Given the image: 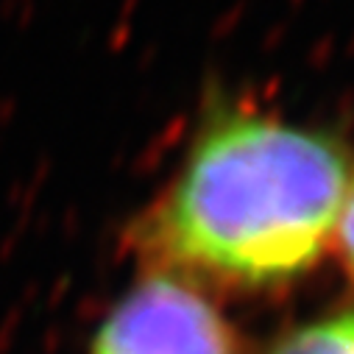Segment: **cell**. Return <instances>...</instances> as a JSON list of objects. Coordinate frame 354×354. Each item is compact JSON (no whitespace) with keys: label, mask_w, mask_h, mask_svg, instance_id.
Segmentation results:
<instances>
[{"label":"cell","mask_w":354,"mask_h":354,"mask_svg":"<svg viewBox=\"0 0 354 354\" xmlns=\"http://www.w3.org/2000/svg\"><path fill=\"white\" fill-rule=\"evenodd\" d=\"M90 354H240V337L198 288L153 274L115 304Z\"/></svg>","instance_id":"cell-2"},{"label":"cell","mask_w":354,"mask_h":354,"mask_svg":"<svg viewBox=\"0 0 354 354\" xmlns=\"http://www.w3.org/2000/svg\"><path fill=\"white\" fill-rule=\"evenodd\" d=\"M332 240L337 245V254H340V262H343L348 279L354 282V176L348 179L343 209H340V218H337V226H335V237Z\"/></svg>","instance_id":"cell-4"},{"label":"cell","mask_w":354,"mask_h":354,"mask_svg":"<svg viewBox=\"0 0 354 354\" xmlns=\"http://www.w3.org/2000/svg\"><path fill=\"white\" fill-rule=\"evenodd\" d=\"M348 187L343 151L262 115L209 123L176 179L134 226L156 274L268 288L313 268Z\"/></svg>","instance_id":"cell-1"},{"label":"cell","mask_w":354,"mask_h":354,"mask_svg":"<svg viewBox=\"0 0 354 354\" xmlns=\"http://www.w3.org/2000/svg\"><path fill=\"white\" fill-rule=\"evenodd\" d=\"M271 354H354V310L299 326Z\"/></svg>","instance_id":"cell-3"}]
</instances>
